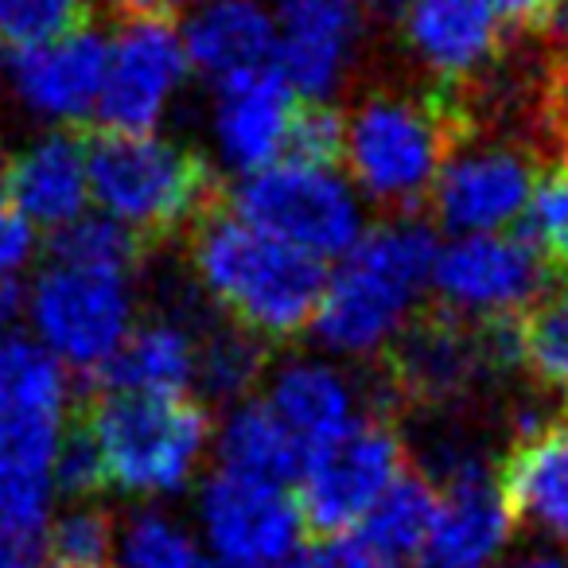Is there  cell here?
<instances>
[{
  "label": "cell",
  "mask_w": 568,
  "mask_h": 568,
  "mask_svg": "<svg viewBox=\"0 0 568 568\" xmlns=\"http://www.w3.org/2000/svg\"><path fill=\"white\" fill-rule=\"evenodd\" d=\"M32 339L79 374H105L136 327V237L102 214L55 234L24 296Z\"/></svg>",
  "instance_id": "cell-1"
},
{
  "label": "cell",
  "mask_w": 568,
  "mask_h": 568,
  "mask_svg": "<svg viewBox=\"0 0 568 568\" xmlns=\"http://www.w3.org/2000/svg\"><path fill=\"white\" fill-rule=\"evenodd\" d=\"M440 242L417 219H386L327 268L312 320L320 347L335 358L389 355L425 312Z\"/></svg>",
  "instance_id": "cell-2"
},
{
  "label": "cell",
  "mask_w": 568,
  "mask_h": 568,
  "mask_svg": "<svg viewBox=\"0 0 568 568\" xmlns=\"http://www.w3.org/2000/svg\"><path fill=\"white\" fill-rule=\"evenodd\" d=\"M475 133L464 94L378 90L343 113V175L363 203L409 219L428 203L448 156Z\"/></svg>",
  "instance_id": "cell-3"
},
{
  "label": "cell",
  "mask_w": 568,
  "mask_h": 568,
  "mask_svg": "<svg viewBox=\"0 0 568 568\" xmlns=\"http://www.w3.org/2000/svg\"><path fill=\"white\" fill-rule=\"evenodd\" d=\"M191 268L230 324L261 343L308 332L327 276V265L253 230L234 211L199 222Z\"/></svg>",
  "instance_id": "cell-4"
},
{
  "label": "cell",
  "mask_w": 568,
  "mask_h": 568,
  "mask_svg": "<svg viewBox=\"0 0 568 568\" xmlns=\"http://www.w3.org/2000/svg\"><path fill=\"white\" fill-rule=\"evenodd\" d=\"M82 433L102 464L105 487L133 498H172L195 483L214 428L195 397H141L105 389Z\"/></svg>",
  "instance_id": "cell-5"
},
{
  "label": "cell",
  "mask_w": 568,
  "mask_h": 568,
  "mask_svg": "<svg viewBox=\"0 0 568 568\" xmlns=\"http://www.w3.org/2000/svg\"><path fill=\"white\" fill-rule=\"evenodd\" d=\"M87 156L90 206L133 237L191 226L211 203V168L164 133H102Z\"/></svg>",
  "instance_id": "cell-6"
},
{
  "label": "cell",
  "mask_w": 568,
  "mask_h": 568,
  "mask_svg": "<svg viewBox=\"0 0 568 568\" xmlns=\"http://www.w3.org/2000/svg\"><path fill=\"white\" fill-rule=\"evenodd\" d=\"M234 214L320 265L339 261L366 234V203L347 175L332 164L293 156L242 175L234 187Z\"/></svg>",
  "instance_id": "cell-7"
},
{
  "label": "cell",
  "mask_w": 568,
  "mask_h": 568,
  "mask_svg": "<svg viewBox=\"0 0 568 568\" xmlns=\"http://www.w3.org/2000/svg\"><path fill=\"white\" fill-rule=\"evenodd\" d=\"M191 82L187 48L168 17H125L105 36V79L94 118L105 133H160Z\"/></svg>",
  "instance_id": "cell-8"
},
{
  "label": "cell",
  "mask_w": 568,
  "mask_h": 568,
  "mask_svg": "<svg viewBox=\"0 0 568 568\" xmlns=\"http://www.w3.org/2000/svg\"><path fill=\"white\" fill-rule=\"evenodd\" d=\"M405 471L409 464H405V444L397 428L366 413L339 440L304 464L301 487H296L304 529L327 537L347 534Z\"/></svg>",
  "instance_id": "cell-9"
},
{
  "label": "cell",
  "mask_w": 568,
  "mask_h": 568,
  "mask_svg": "<svg viewBox=\"0 0 568 568\" xmlns=\"http://www.w3.org/2000/svg\"><path fill=\"white\" fill-rule=\"evenodd\" d=\"M199 541L222 568H268L301 549L304 518L288 483L219 467L195 503Z\"/></svg>",
  "instance_id": "cell-10"
},
{
  "label": "cell",
  "mask_w": 568,
  "mask_h": 568,
  "mask_svg": "<svg viewBox=\"0 0 568 568\" xmlns=\"http://www.w3.org/2000/svg\"><path fill=\"white\" fill-rule=\"evenodd\" d=\"M545 168V156L529 141L467 136L448 156L428 203L440 226L456 230L459 237L498 234L521 219Z\"/></svg>",
  "instance_id": "cell-11"
},
{
  "label": "cell",
  "mask_w": 568,
  "mask_h": 568,
  "mask_svg": "<svg viewBox=\"0 0 568 568\" xmlns=\"http://www.w3.org/2000/svg\"><path fill=\"white\" fill-rule=\"evenodd\" d=\"M549 288V273L518 234H467L440 245L433 296L467 324L521 316Z\"/></svg>",
  "instance_id": "cell-12"
},
{
  "label": "cell",
  "mask_w": 568,
  "mask_h": 568,
  "mask_svg": "<svg viewBox=\"0 0 568 568\" xmlns=\"http://www.w3.org/2000/svg\"><path fill=\"white\" fill-rule=\"evenodd\" d=\"M276 71L296 98L327 102L351 79L366 40L363 0H268Z\"/></svg>",
  "instance_id": "cell-13"
},
{
  "label": "cell",
  "mask_w": 568,
  "mask_h": 568,
  "mask_svg": "<svg viewBox=\"0 0 568 568\" xmlns=\"http://www.w3.org/2000/svg\"><path fill=\"white\" fill-rule=\"evenodd\" d=\"M405 51L448 94H471V82L495 74L506 59V20L487 0H413L402 17Z\"/></svg>",
  "instance_id": "cell-14"
},
{
  "label": "cell",
  "mask_w": 568,
  "mask_h": 568,
  "mask_svg": "<svg viewBox=\"0 0 568 568\" xmlns=\"http://www.w3.org/2000/svg\"><path fill=\"white\" fill-rule=\"evenodd\" d=\"M105 79V36L74 28L36 48L12 51L9 90L28 118L51 129H67L98 113Z\"/></svg>",
  "instance_id": "cell-15"
},
{
  "label": "cell",
  "mask_w": 568,
  "mask_h": 568,
  "mask_svg": "<svg viewBox=\"0 0 568 568\" xmlns=\"http://www.w3.org/2000/svg\"><path fill=\"white\" fill-rule=\"evenodd\" d=\"M498 483L479 459L452 456L436 487V514L417 568H490L510 537Z\"/></svg>",
  "instance_id": "cell-16"
},
{
  "label": "cell",
  "mask_w": 568,
  "mask_h": 568,
  "mask_svg": "<svg viewBox=\"0 0 568 568\" xmlns=\"http://www.w3.org/2000/svg\"><path fill=\"white\" fill-rule=\"evenodd\" d=\"M257 402L296 444L304 464L366 417L358 382L339 363L316 355L288 358L276 371H268Z\"/></svg>",
  "instance_id": "cell-17"
},
{
  "label": "cell",
  "mask_w": 568,
  "mask_h": 568,
  "mask_svg": "<svg viewBox=\"0 0 568 568\" xmlns=\"http://www.w3.org/2000/svg\"><path fill=\"white\" fill-rule=\"evenodd\" d=\"M296 110H301V98L276 67L214 87L206 129L219 160L237 175H253L276 164L288 152Z\"/></svg>",
  "instance_id": "cell-18"
},
{
  "label": "cell",
  "mask_w": 568,
  "mask_h": 568,
  "mask_svg": "<svg viewBox=\"0 0 568 568\" xmlns=\"http://www.w3.org/2000/svg\"><path fill=\"white\" fill-rule=\"evenodd\" d=\"M4 203L40 234H63L90 214V156L63 129L36 136L9 156Z\"/></svg>",
  "instance_id": "cell-19"
},
{
  "label": "cell",
  "mask_w": 568,
  "mask_h": 568,
  "mask_svg": "<svg viewBox=\"0 0 568 568\" xmlns=\"http://www.w3.org/2000/svg\"><path fill=\"white\" fill-rule=\"evenodd\" d=\"M495 483L510 521H526L568 541V413L541 425L521 420Z\"/></svg>",
  "instance_id": "cell-20"
},
{
  "label": "cell",
  "mask_w": 568,
  "mask_h": 568,
  "mask_svg": "<svg viewBox=\"0 0 568 568\" xmlns=\"http://www.w3.org/2000/svg\"><path fill=\"white\" fill-rule=\"evenodd\" d=\"M191 74L226 87L276 67V32L265 0H206L180 28Z\"/></svg>",
  "instance_id": "cell-21"
},
{
  "label": "cell",
  "mask_w": 568,
  "mask_h": 568,
  "mask_svg": "<svg viewBox=\"0 0 568 568\" xmlns=\"http://www.w3.org/2000/svg\"><path fill=\"white\" fill-rule=\"evenodd\" d=\"M436 514V487L417 471H405L366 510L347 534L335 537V565L339 568H417L425 552L428 529Z\"/></svg>",
  "instance_id": "cell-22"
},
{
  "label": "cell",
  "mask_w": 568,
  "mask_h": 568,
  "mask_svg": "<svg viewBox=\"0 0 568 568\" xmlns=\"http://www.w3.org/2000/svg\"><path fill=\"white\" fill-rule=\"evenodd\" d=\"M199 366V332L183 320L160 316L133 327L125 347L105 366L110 394L141 397H187L195 389Z\"/></svg>",
  "instance_id": "cell-23"
},
{
  "label": "cell",
  "mask_w": 568,
  "mask_h": 568,
  "mask_svg": "<svg viewBox=\"0 0 568 568\" xmlns=\"http://www.w3.org/2000/svg\"><path fill=\"white\" fill-rule=\"evenodd\" d=\"M71 394V371L59 358L17 327L0 332V417L67 420Z\"/></svg>",
  "instance_id": "cell-24"
},
{
  "label": "cell",
  "mask_w": 568,
  "mask_h": 568,
  "mask_svg": "<svg viewBox=\"0 0 568 568\" xmlns=\"http://www.w3.org/2000/svg\"><path fill=\"white\" fill-rule=\"evenodd\" d=\"M219 440V467L242 475H257V479L288 483L301 479L304 456L296 452V444L284 436V428L273 420V413L257 402V397H245V402L230 405L226 420L214 433Z\"/></svg>",
  "instance_id": "cell-25"
},
{
  "label": "cell",
  "mask_w": 568,
  "mask_h": 568,
  "mask_svg": "<svg viewBox=\"0 0 568 568\" xmlns=\"http://www.w3.org/2000/svg\"><path fill=\"white\" fill-rule=\"evenodd\" d=\"M518 371H526L534 386L560 394V413H568V281H549L518 316Z\"/></svg>",
  "instance_id": "cell-26"
},
{
  "label": "cell",
  "mask_w": 568,
  "mask_h": 568,
  "mask_svg": "<svg viewBox=\"0 0 568 568\" xmlns=\"http://www.w3.org/2000/svg\"><path fill=\"white\" fill-rule=\"evenodd\" d=\"M265 378V343L234 324H219L199 332L195 389L214 402L237 405Z\"/></svg>",
  "instance_id": "cell-27"
},
{
  "label": "cell",
  "mask_w": 568,
  "mask_h": 568,
  "mask_svg": "<svg viewBox=\"0 0 568 568\" xmlns=\"http://www.w3.org/2000/svg\"><path fill=\"white\" fill-rule=\"evenodd\" d=\"M113 552L121 568H211V557L195 529L156 506L121 521Z\"/></svg>",
  "instance_id": "cell-28"
},
{
  "label": "cell",
  "mask_w": 568,
  "mask_h": 568,
  "mask_svg": "<svg viewBox=\"0 0 568 568\" xmlns=\"http://www.w3.org/2000/svg\"><path fill=\"white\" fill-rule=\"evenodd\" d=\"M514 234L537 253L549 281H568V172L545 168Z\"/></svg>",
  "instance_id": "cell-29"
},
{
  "label": "cell",
  "mask_w": 568,
  "mask_h": 568,
  "mask_svg": "<svg viewBox=\"0 0 568 568\" xmlns=\"http://www.w3.org/2000/svg\"><path fill=\"white\" fill-rule=\"evenodd\" d=\"M118 541L113 518L94 503H79L67 514L51 518L43 568H102Z\"/></svg>",
  "instance_id": "cell-30"
},
{
  "label": "cell",
  "mask_w": 568,
  "mask_h": 568,
  "mask_svg": "<svg viewBox=\"0 0 568 568\" xmlns=\"http://www.w3.org/2000/svg\"><path fill=\"white\" fill-rule=\"evenodd\" d=\"M87 0H0V43L12 51L36 48L82 28Z\"/></svg>",
  "instance_id": "cell-31"
},
{
  "label": "cell",
  "mask_w": 568,
  "mask_h": 568,
  "mask_svg": "<svg viewBox=\"0 0 568 568\" xmlns=\"http://www.w3.org/2000/svg\"><path fill=\"white\" fill-rule=\"evenodd\" d=\"M284 156L308 160V164H339L343 156V110L332 102H308L296 110L293 136Z\"/></svg>",
  "instance_id": "cell-32"
},
{
  "label": "cell",
  "mask_w": 568,
  "mask_h": 568,
  "mask_svg": "<svg viewBox=\"0 0 568 568\" xmlns=\"http://www.w3.org/2000/svg\"><path fill=\"white\" fill-rule=\"evenodd\" d=\"M36 257V230L0 199V281H24Z\"/></svg>",
  "instance_id": "cell-33"
},
{
  "label": "cell",
  "mask_w": 568,
  "mask_h": 568,
  "mask_svg": "<svg viewBox=\"0 0 568 568\" xmlns=\"http://www.w3.org/2000/svg\"><path fill=\"white\" fill-rule=\"evenodd\" d=\"M490 9L514 28V32H526L534 40H541L552 28V20L565 12L568 0H487Z\"/></svg>",
  "instance_id": "cell-34"
},
{
  "label": "cell",
  "mask_w": 568,
  "mask_h": 568,
  "mask_svg": "<svg viewBox=\"0 0 568 568\" xmlns=\"http://www.w3.org/2000/svg\"><path fill=\"white\" fill-rule=\"evenodd\" d=\"M24 281H0V332H12L17 320L24 316Z\"/></svg>",
  "instance_id": "cell-35"
},
{
  "label": "cell",
  "mask_w": 568,
  "mask_h": 568,
  "mask_svg": "<svg viewBox=\"0 0 568 568\" xmlns=\"http://www.w3.org/2000/svg\"><path fill=\"white\" fill-rule=\"evenodd\" d=\"M110 4L125 17H168L175 9H187V0H110Z\"/></svg>",
  "instance_id": "cell-36"
},
{
  "label": "cell",
  "mask_w": 568,
  "mask_h": 568,
  "mask_svg": "<svg viewBox=\"0 0 568 568\" xmlns=\"http://www.w3.org/2000/svg\"><path fill=\"white\" fill-rule=\"evenodd\" d=\"M268 568H339L332 557V549H312V545H301L296 552H288L284 560H276V565Z\"/></svg>",
  "instance_id": "cell-37"
},
{
  "label": "cell",
  "mask_w": 568,
  "mask_h": 568,
  "mask_svg": "<svg viewBox=\"0 0 568 568\" xmlns=\"http://www.w3.org/2000/svg\"><path fill=\"white\" fill-rule=\"evenodd\" d=\"M413 0H363V9L371 20H386V24H402L405 9H409Z\"/></svg>",
  "instance_id": "cell-38"
},
{
  "label": "cell",
  "mask_w": 568,
  "mask_h": 568,
  "mask_svg": "<svg viewBox=\"0 0 568 568\" xmlns=\"http://www.w3.org/2000/svg\"><path fill=\"white\" fill-rule=\"evenodd\" d=\"M521 568H568V565H560V560H552V557H537V560H529V565H521Z\"/></svg>",
  "instance_id": "cell-39"
},
{
  "label": "cell",
  "mask_w": 568,
  "mask_h": 568,
  "mask_svg": "<svg viewBox=\"0 0 568 568\" xmlns=\"http://www.w3.org/2000/svg\"><path fill=\"white\" fill-rule=\"evenodd\" d=\"M4 175H9V152L0 149V199H4Z\"/></svg>",
  "instance_id": "cell-40"
}]
</instances>
